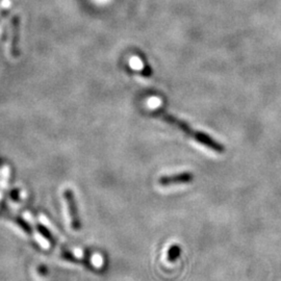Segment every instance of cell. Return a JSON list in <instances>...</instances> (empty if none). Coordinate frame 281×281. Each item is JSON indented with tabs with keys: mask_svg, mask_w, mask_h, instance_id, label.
<instances>
[{
	"mask_svg": "<svg viewBox=\"0 0 281 281\" xmlns=\"http://www.w3.org/2000/svg\"><path fill=\"white\" fill-rule=\"evenodd\" d=\"M157 114L163 120H165L166 122L170 123L172 125L177 126V128H179L180 130H182L185 133H187L189 136H191L192 138L197 140V142H199L200 144L206 146L207 148L214 150L217 153H223L225 151V147L221 143L217 142L216 139H214L212 136H209L206 133H203L201 131H198V130H195V129L191 128V126L187 122L182 121L179 118H176V117H174L170 114H168V112L164 111L163 109L158 110Z\"/></svg>",
	"mask_w": 281,
	"mask_h": 281,
	"instance_id": "6da1fadb",
	"label": "cell"
},
{
	"mask_svg": "<svg viewBox=\"0 0 281 281\" xmlns=\"http://www.w3.org/2000/svg\"><path fill=\"white\" fill-rule=\"evenodd\" d=\"M193 180H194V175L191 172H181L177 174L162 176L159 182L162 187H169L172 185L190 184V182H192Z\"/></svg>",
	"mask_w": 281,
	"mask_h": 281,
	"instance_id": "7a4b0ae2",
	"label": "cell"
},
{
	"mask_svg": "<svg viewBox=\"0 0 281 281\" xmlns=\"http://www.w3.org/2000/svg\"><path fill=\"white\" fill-rule=\"evenodd\" d=\"M72 193L70 192L69 190L65 191V198L70 210V215H71L72 218V226L74 229H78L79 228V224H78V219H76V215H75V210H74V203H73V198H72Z\"/></svg>",
	"mask_w": 281,
	"mask_h": 281,
	"instance_id": "3957f363",
	"label": "cell"
},
{
	"mask_svg": "<svg viewBox=\"0 0 281 281\" xmlns=\"http://www.w3.org/2000/svg\"><path fill=\"white\" fill-rule=\"evenodd\" d=\"M180 255H181V248L179 245L174 244L168 249L167 258H168L169 262H172V263L176 262L179 259Z\"/></svg>",
	"mask_w": 281,
	"mask_h": 281,
	"instance_id": "277c9868",
	"label": "cell"
}]
</instances>
